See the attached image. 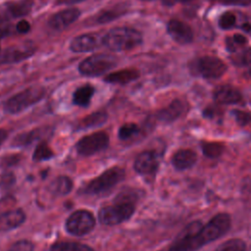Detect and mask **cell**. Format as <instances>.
Masks as SVG:
<instances>
[{
	"label": "cell",
	"mask_w": 251,
	"mask_h": 251,
	"mask_svg": "<svg viewBox=\"0 0 251 251\" xmlns=\"http://www.w3.org/2000/svg\"><path fill=\"white\" fill-rule=\"evenodd\" d=\"M226 63L216 56H202L189 63V71L195 76L216 79L226 72Z\"/></svg>",
	"instance_id": "5"
},
{
	"label": "cell",
	"mask_w": 251,
	"mask_h": 251,
	"mask_svg": "<svg viewBox=\"0 0 251 251\" xmlns=\"http://www.w3.org/2000/svg\"><path fill=\"white\" fill-rule=\"evenodd\" d=\"M33 0H14L0 5V20L9 21L11 19L26 16L32 9Z\"/></svg>",
	"instance_id": "11"
},
{
	"label": "cell",
	"mask_w": 251,
	"mask_h": 251,
	"mask_svg": "<svg viewBox=\"0 0 251 251\" xmlns=\"http://www.w3.org/2000/svg\"><path fill=\"white\" fill-rule=\"evenodd\" d=\"M7 136H8V132L5 129L0 128V145L6 140Z\"/></svg>",
	"instance_id": "44"
},
{
	"label": "cell",
	"mask_w": 251,
	"mask_h": 251,
	"mask_svg": "<svg viewBox=\"0 0 251 251\" xmlns=\"http://www.w3.org/2000/svg\"><path fill=\"white\" fill-rule=\"evenodd\" d=\"M84 0H56V4L59 5H71V4H75L82 2Z\"/></svg>",
	"instance_id": "43"
},
{
	"label": "cell",
	"mask_w": 251,
	"mask_h": 251,
	"mask_svg": "<svg viewBox=\"0 0 251 251\" xmlns=\"http://www.w3.org/2000/svg\"><path fill=\"white\" fill-rule=\"evenodd\" d=\"M15 181V177H14V175L13 174H6L2 176L1 178V182L0 184L4 187H8V186H11L13 185Z\"/></svg>",
	"instance_id": "39"
},
{
	"label": "cell",
	"mask_w": 251,
	"mask_h": 251,
	"mask_svg": "<svg viewBox=\"0 0 251 251\" xmlns=\"http://www.w3.org/2000/svg\"><path fill=\"white\" fill-rule=\"evenodd\" d=\"M123 168L113 167L91 179L82 189V193L88 195H104L110 192L120 181L125 178Z\"/></svg>",
	"instance_id": "4"
},
{
	"label": "cell",
	"mask_w": 251,
	"mask_h": 251,
	"mask_svg": "<svg viewBox=\"0 0 251 251\" xmlns=\"http://www.w3.org/2000/svg\"><path fill=\"white\" fill-rule=\"evenodd\" d=\"M45 95L41 86H30L10 97L4 103V110L9 114H18L39 102Z\"/></svg>",
	"instance_id": "6"
},
{
	"label": "cell",
	"mask_w": 251,
	"mask_h": 251,
	"mask_svg": "<svg viewBox=\"0 0 251 251\" xmlns=\"http://www.w3.org/2000/svg\"><path fill=\"white\" fill-rule=\"evenodd\" d=\"M118 65V59L110 54H95L85 58L78 65V71L85 76H98Z\"/></svg>",
	"instance_id": "7"
},
{
	"label": "cell",
	"mask_w": 251,
	"mask_h": 251,
	"mask_svg": "<svg viewBox=\"0 0 251 251\" xmlns=\"http://www.w3.org/2000/svg\"><path fill=\"white\" fill-rule=\"evenodd\" d=\"M50 251H94V249L79 242L58 241L51 245Z\"/></svg>",
	"instance_id": "25"
},
{
	"label": "cell",
	"mask_w": 251,
	"mask_h": 251,
	"mask_svg": "<svg viewBox=\"0 0 251 251\" xmlns=\"http://www.w3.org/2000/svg\"><path fill=\"white\" fill-rule=\"evenodd\" d=\"M141 1H152V0H141Z\"/></svg>",
	"instance_id": "45"
},
{
	"label": "cell",
	"mask_w": 251,
	"mask_h": 251,
	"mask_svg": "<svg viewBox=\"0 0 251 251\" xmlns=\"http://www.w3.org/2000/svg\"><path fill=\"white\" fill-rule=\"evenodd\" d=\"M20 161L19 156H9V157H3L1 164L3 166H13L17 164Z\"/></svg>",
	"instance_id": "40"
},
{
	"label": "cell",
	"mask_w": 251,
	"mask_h": 251,
	"mask_svg": "<svg viewBox=\"0 0 251 251\" xmlns=\"http://www.w3.org/2000/svg\"><path fill=\"white\" fill-rule=\"evenodd\" d=\"M0 52H1V46H0Z\"/></svg>",
	"instance_id": "47"
},
{
	"label": "cell",
	"mask_w": 251,
	"mask_h": 251,
	"mask_svg": "<svg viewBox=\"0 0 251 251\" xmlns=\"http://www.w3.org/2000/svg\"><path fill=\"white\" fill-rule=\"evenodd\" d=\"M214 100L220 105H235L242 102L241 92L234 86L228 84L219 85L213 92Z\"/></svg>",
	"instance_id": "15"
},
{
	"label": "cell",
	"mask_w": 251,
	"mask_h": 251,
	"mask_svg": "<svg viewBox=\"0 0 251 251\" xmlns=\"http://www.w3.org/2000/svg\"><path fill=\"white\" fill-rule=\"evenodd\" d=\"M200 147L203 154L211 159L220 157L225 151V144L217 141H201Z\"/></svg>",
	"instance_id": "26"
},
{
	"label": "cell",
	"mask_w": 251,
	"mask_h": 251,
	"mask_svg": "<svg viewBox=\"0 0 251 251\" xmlns=\"http://www.w3.org/2000/svg\"><path fill=\"white\" fill-rule=\"evenodd\" d=\"M196 161L197 154L190 148L178 149L171 158L173 167L177 171H185L192 168L196 164Z\"/></svg>",
	"instance_id": "18"
},
{
	"label": "cell",
	"mask_w": 251,
	"mask_h": 251,
	"mask_svg": "<svg viewBox=\"0 0 251 251\" xmlns=\"http://www.w3.org/2000/svg\"><path fill=\"white\" fill-rule=\"evenodd\" d=\"M109 141V135L105 131H96L80 138L75 144V149L79 155L90 156L106 149Z\"/></svg>",
	"instance_id": "9"
},
{
	"label": "cell",
	"mask_w": 251,
	"mask_h": 251,
	"mask_svg": "<svg viewBox=\"0 0 251 251\" xmlns=\"http://www.w3.org/2000/svg\"><path fill=\"white\" fill-rule=\"evenodd\" d=\"M16 28H17L18 32H20V33H26L30 29V24L26 20H21L17 24Z\"/></svg>",
	"instance_id": "38"
},
{
	"label": "cell",
	"mask_w": 251,
	"mask_h": 251,
	"mask_svg": "<svg viewBox=\"0 0 251 251\" xmlns=\"http://www.w3.org/2000/svg\"><path fill=\"white\" fill-rule=\"evenodd\" d=\"M167 30L170 36L179 44H188L193 40V30L185 23L173 19L167 25Z\"/></svg>",
	"instance_id": "14"
},
{
	"label": "cell",
	"mask_w": 251,
	"mask_h": 251,
	"mask_svg": "<svg viewBox=\"0 0 251 251\" xmlns=\"http://www.w3.org/2000/svg\"><path fill=\"white\" fill-rule=\"evenodd\" d=\"M159 168V159L155 151L141 152L134 161V170L141 176H154Z\"/></svg>",
	"instance_id": "13"
},
{
	"label": "cell",
	"mask_w": 251,
	"mask_h": 251,
	"mask_svg": "<svg viewBox=\"0 0 251 251\" xmlns=\"http://www.w3.org/2000/svg\"><path fill=\"white\" fill-rule=\"evenodd\" d=\"M107 118H108V115L103 111L92 113L80 121L79 127L87 128V127L99 126L107 121Z\"/></svg>",
	"instance_id": "27"
},
{
	"label": "cell",
	"mask_w": 251,
	"mask_h": 251,
	"mask_svg": "<svg viewBox=\"0 0 251 251\" xmlns=\"http://www.w3.org/2000/svg\"><path fill=\"white\" fill-rule=\"evenodd\" d=\"M246 242L241 238H230L220 245H218L214 251H246Z\"/></svg>",
	"instance_id": "29"
},
{
	"label": "cell",
	"mask_w": 251,
	"mask_h": 251,
	"mask_svg": "<svg viewBox=\"0 0 251 251\" xmlns=\"http://www.w3.org/2000/svg\"><path fill=\"white\" fill-rule=\"evenodd\" d=\"M80 15V11L76 8L64 9L57 12L48 20V25L55 30H63L74 22H75Z\"/></svg>",
	"instance_id": "16"
},
{
	"label": "cell",
	"mask_w": 251,
	"mask_h": 251,
	"mask_svg": "<svg viewBox=\"0 0 251 251\" xmlns=\"http://www.w3.org/2000/svg\"><path fill=\"white\" fill-rule=\"evenodd\" d=\"M236 15L233 12H225L219 19V26L223 29H230L236 25Z\"/></svg>",
	"instance_id": "32"
},
{
	"label": "cell",
	"mask_w": 251,
	"mask_h": 251,
	"mask_svg": "<svg viewBox=\"0 0 251 251\" xmlns=\"http://www.w3.org/2000/svg\"><path fill=\"white\" fill-rule=\"evenodd\" d=\"M139 131L137 125L133 123H126L123 125L119 129V137L123 140H126L134 136Z\"/></svg>",
	"instance_id": "33"
},
{
	"label": "cell",
	"mask_w": 251,
	"mask_h": 251,
	"mask_svg": "<svg viewBox=\"0 0 251 251\" xmlns=\"http://www.w3.org/2000/svg\"><path fill=\"white\" fill-rule=\"evenodd\" d=\"M139 77V72L134 69H124L107 75L104 78L106 82L114 84H126Z\"/></svg>",
	"instance_id": "20"
},
{
	"label": "cell",
	"mask_w": 251,
	"mask_h": 251,
	"mask_svg": "<svg viewBox=\"0 0 251 251\" xmlns=\"http://www.w3.org/2000/svg\"><path fill=\"white\" fill-rule=\"evenodd\" d=\"M230 56V61L237 67L251 66V47H245Z\"/></svg>",
	"instance_id": "30"
},
{
	"label": "cell",
	"mask_w": 251,
	"mask_h": 251,
	"mask_svg": "<svg viewBox=\"0 0 251 251\" xmlns=\"http://www.w3.org/2000/svg\"><path fill=\"white\" fill-rule=\"evenodd\" d=\"M47 132H49V129L45 128H35L27 132H23L15 136L12 144L15 147H25L31 144L33 141L38 140Z\"/></svg>",
	"instance_id": "21"
},
{
	"label": "cell",
	"mask_w": 251,
	"mask_h": 251,
	"mask_svg": "<svg viewBox=\"0 0 251 251\" xmlns=\"http://www.w3.org/2000/svg\"><path fill=\"white\" fill-rule=\"evenodd\" d=\"M162 1H163V4H165L167 6H172L176 3H187L192 0H162Z\"/></svg>",
	"instance_id": "42"
},
{
	"label": "cell",
	"mask_w": 251,
	"mask_h": 251,
	"mask_svg": "<svg viewBox=\"0 0 251 251\" xmlns=\"http://www.w3.org/2000/svg\"><path fill=\"white\" fill-rule=\"evenodd\" d=\"M8 251H34V246L30 241L23 239L16 241Z\"/></svg>",
	"instance_id": "35"
},
{
	"label": "cell",
	"mask_w": 251,
	"mask_h": 251,
	"mask_svg": "<svg viewBox=\"0 0 251 251\" xmlns=\"http://www.w3.org/2000/svg\"><path fill=\"white\" fill-rule=\"evenodd\" d=\"M187 110L188 105L185 101L175 99L168 106L159 110L156 114V118L164 123H172L185 114Z\"/></svg>",
	"instance_id": "17"
},
{
	"label": "cell",
	"mask_w": 251,
	"mask_h": 251,
	"mask_svg": "<svg viewBox=\"0 0 251 251\" xmlns=\"http://www.w3.org/2000/svg\"><path fill=\"white\" fill-rule=\"evenodd\" d=\"M249 74H250V75H251V70H250V72H249Z\"/></svg>",
	"instance_id": "46"
},
{
	"label": "cell",
	"mask_w": 251,
	"mask_h": 251,
	"mask_svg": "<svg viewBox=\"0 0 251 251\" xmlns=\"http://www.w3.org/2000/svg\"><path fill=\"white\" fill-rule=\"evenodd\" d=\"M231 115L233 116L235 122L241 126H245L251 123V115L247 112L240 110H232Z\"/></svg>",
	"instance_id": "34"
},
{
	"label": "cell",
	"mask_w": 251,
	"mask_h": 251,
	"mask_svg": "<svg viewBox=\"0 0 251 251\" xmlns=\"http://www.w3.org/2000/svg\"><path fill=\"white\" fill-rule=\"evenodd\" d=\"M94 87L90 84H85L78 87L73 95V102L80 107H86L89 105L90 100L94 94Z\"/></svg>",
	"instance_id": "24"
},
{
	"label": "cell",
	"mask_w": 251,
	"mask_h": 251,
	"mask_svg": "<svg viewBox=\"0 0 251 251\" xmlns=\"http://www.w3.org/2000/svg\"><path fill=\"white\" fill-rule=\"evenodd\" d=\"M126 13V7L123 4L115 5L111 8H105L101 10L95 17V22L97 24H106L109 22H112L118 18H120L122 15Z\"/></svg>",
	"instance_id": "22"
},
{
	"label": "cell",
	"mask_w": 251,
	"mask_h": 251,
	"mask_svg": "<svg viewBox=\"0 0 251 251\" xmlns=\"http://www.w3.org/2000/svg\"><path fill=\"white\" fill-rule=\"evenodd\" d=\"M230 226L231 219L226 213L215 215L206 224L193 221L186 225L162 251H198L203 246L226 234Z\"/></svg>",
	"instance_id": "1"
},
{
	"label": "cell",
	"mask_w": 251,
	"mask_h": 251,
	"mask_svg": "<svg viewBox=\"0 0 251 251\" xmlns=\"http://www.w3.org/2000/svg\"><path fill=\"white\" fill-rule=\"evenodd\" d=\"M26 219L22 209L8 210L0 214V231H9L22 226Z\"/></svg>",
	"instance_id": "19"
},
{
	"label": "cell",
	"mask_w": 251,
	"mask_h": 251,
	"mask_svg": "<svg viewBox=\"0 0 251 251\" xmlns=\"http://www.w3.org/2000/svg\"><path fill=\"white\" fill-rule=\"evenodd\" d=\"M247 38L240 33H234L230 36L226 37V47L229 53H235L247 45Z\"/></svg>",
	"instance_id": "28"
},
{
	"label": "cell",
	"mask_w": 251,
	"mask_h": 251,
	"mask_svg": "<svg viewBox=\"0 0 251 251\" xmlns=\"http://www.w3.org/2000/svg\"><path fill=\"white\" fill-rule=\"evenodd\" d=\"M36 50V46L32 41H23L9 46L0 52V64L19 63L30 56Z\"/></svg>",
	"instance_id": "10"
},
{
	"label": "cell",
	"mask_w": 251,
	"mask_h": 251,
	"mask_svg": "<svg viewBox=\"0 0 251 251\" xmlns=\"http://www.w3.org/2000/svg\"><path fill=\"white\" fill-rule=\"evenodd\" d=\"M103 37L99 33H84L75 38L70 43V49L75 53L90 52L103 45Z\"/></svg>",
	"instance_id": "12"
},
{
	"label": "cell",
	"mask_w": 251,
	"mask_h": 251,
	"mask_svg": "<svg viewBox=\"0 0 251 251\" xmlns=\"http://www.w3.org/2000/svg\"><path fill=\"white\" fill-rule=\"evenodd\" d=\"M243 187H244V188L242 189V193H243V194H244V193L251 192V179H250L249 182H246ZM245 199L251 203V193L248 194V195H246V196H245Z\"/></svg>",
	"instance_id": "41"
},
{
	"label": "cell",
	"mask_w": 251,
	"mask_h": 251,
	"mask_svg": "<svg viewBox=\"0 0 251 251\" xmlns=\"http://www.w3.org/2000/svg\"><path fill=\"white\" fill-rule=\"evenodd\" d=\"M11 33V25L9 21L0 20V39Z\"/></svg>",
	"instance_id": "37"
},
{
	"label": "cell",
	"mask_w": 251,
	"mask_h": 251,
	"mask_svg": "<svg viewBox=\"0 0 251 251\" xmlns=\"http://www.w3.org/2000/svg\"><path fill=\"white\" fill-rule=\"evenodd\" d=\"M138 200V193L132 189L120 192L114 199V203L102 207L98 212V219L101 224L114 226L122 224L131 218L135 212Z\"/></svg>",
	"instance_id": "2"
},
{
	"label": "cell",
	"mask_w": 251,
	"mask_h": 251,
	"mask_svg": "<svg viewBox=\"0 0 251 251\" xmlns=\"http://www.w3.org/2000/svg\"><path fill=\"white\" fill-rule=\"evenodd\" d=\"M224 5H233V6H248L251 5V0H214Z\"/></svg>",
	"instance_id": "36"
},
{
	"label": "cell",
	"mask_w": 251,
	"mask_h": 251,
	"mask_svg": "<svg viewBox=\"0 0 251 251\" xmlns=\"http://www.w3.org/2000/svg\"><path fill=\"white\" fill-rule=\"evenodd\" d=\"M96 221L92 213L87 210H76L72 213L66 221V229L75 236L89 233L95 226Z\"/></svg>",
	"instance_id": "8"
},
{
	"label": "cell",
	"mask_w": 251,
	"mask_h": 251,
	"mask_svg": "<svg viewBox=\"0 0 251 251\" xmlns=\"http://www.w3.org/2000/svg\"><path fill=\"white\" fill-rule=\"evenodd\" d=\"M54 156L53 150L49 147L48 143L46 141H41L37 144V146L34 149L32 159L33 161L40 162V161H45L49 160Z\"/></svg>",
	"instance_id": "31"
},
{
	"label": "cell",
	"mask_w": 251,
	"mask_h": 251,
	"mask_svg": "<svg viewBox=\"0 0 251 251\" xmlns=\"http://www.w3.org/2000/svg\"><path fill=\"white\" fill-rule=\"evenodd\" d=\"M73 189V180L67 176H57L50 184L51 192L56 196L69 194Z\"/></svg>",
	"instance_id": "23"
},
{
	"label": "cell",
	"mask_w": 251,
	"mask_h": 251,
	"mask_svg": "<svg viewBox=\"0 0 251 251\" xmlns=\"http://www.w3.org/2000/svg\"><path fill=\"white\" fill-rule=\"evenodd\" d=\"M142 43V34L131 27L117 26L103 37V45L113 51L131 50Z\"/></svg>",
	"instance_id": "3"
}]
</instances>
